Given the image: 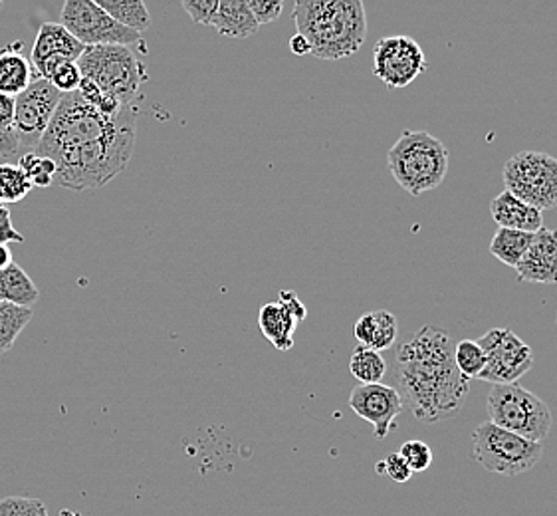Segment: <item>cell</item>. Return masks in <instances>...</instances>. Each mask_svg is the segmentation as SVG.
Listing matches in <instances>:
<instances>
[{
  "label": "cell",
  "mask_w": 557,
  "mask_h": 516,
  "mask_svg": "<svg viewBox=\"0 0 557 516\" xmlns=\"http://www.w3.org/2000/svg\"><path fill=\"white\" fill-rule=\"evenodd\" d=\"M429 67L423 46L412 36H385L373 46V74L387 90L411 86Z\"/></svg>",
  "instance_id": "cell-10"
},
{
  "label": "cell",
  "mask_w": 557,
  "mask_h": 516,
  "mask_svg": "<svg viewBox=\"0 0 557 516\" xmlns=\"http://www.w3.org/2000/svg\"><path fill=\"white\" fill-rule=\"evenodd\" d=\"M82 79L84 78H82L78 62H64L57 67V72L48 82H52V86L62 94H72V91L78 90Z\"/></svg>",
  "instance_id": "cell-31"
},
{
  "label": "cell",
  "mask_w": 557,
  "mask_h": 516,
  "mask_svg": "<svg viewBox=\"0 0 557 516\" xmlns=\"http://www.w3.org/2000/svg\"><path fill=\"white\" fill-rule=\"evenodd\" d=\"M486 414L494 426L535 443H544L554 423L546 402L518 383L492 385Z\"/></svg>",
  "instance_id": "cell-6"
},
{
  "label": "cell",
  "mask_w": 557,
  "mask_h": 516,
  "mask_svg": "<svg viewBox=\"0 0 557 516\" xmlns=\"http://www.w3.org/2000/svg\"><path fill=\"white\" fill-rule=\"evenodd\" d=\"M395 366L412 414L423 423L455 416L469 397L470 380L455 364V342L441 328L426 324L407 337Z\"/></svg>",
  "instance_id": "cell-2"
},
{
  "label": "cell",
  "mask_w": 557,
  "mask_h": 516,
  "mask_svg": "<svg viewBox=\"0 0 557 516\" xmlns=\"http://www.w3.org/2000/svg\"><path fill=\"white\" fill-rule=\"evenodd\" d=\"M0 300L33 308L40 300V291L16 262L0 270Z\"/></svg>",
  "instance_id": "cell-21"
},
{
  "label": "cell",
  "mask_w": 557,
  "mask_h": 516,
  "mask_svg": "<svg viewBox=\"0 0 557 516\" xmlns=\"http://www.w3.org/2000/svg\"><path fill=\"white\" fill-rule=\"evenodd\" d=\"M221 0H181L183 9L189 14L190 21L201 26H211Z\"/></svg>",
  "instance_id": "cell-33"
},
{
  "label": "cell",
  "mask_w": 557,
  "mask_h": 516,
  "mask_svg": "<svg viewBox=\"0 0 557 516\" xmlns=\"http://www.w3.org/2000/svg\"><path fill=\"white\" fill-rule=\"evenodd\" d=\"M33 62L18 50V45L0 50V91L16 98L34 79Z\"/></svg>",
  "instance_id": "cell-20"
},
{
  "label": "cell",
  "mask_w": 557,
  "mask_h": 516,
  "mask_svg": "<svg viewBox=\"0 0 557 516\" xmlns=\"http://www.w3.org/2000/svg\"><path fill=\"white\" fill-rule=\"evenodd\" d=\"M0 243L11 245V243H24V236L14 229L11 221V213L0 205Z\"/></svg>",
  "instance_id": "cell-35"
},
{
  "label": "cell",
  "mask_w": 557,
  "mask_h": 516,
  "mask_svg": "<svg viewBox=\"0 0 557 516\" xmlns=\"http://www.w3.org/2000/svg\"><path fill=\"white\" fill-rule=\"evenodd\" d=\"M84 48L62 24L45 23L36 34L30 62L38 78L50 79L60 64L78 62Z\"/></svg>",
  "instance_id": "cell-14"
},
{
  "label": "cell",
  "mask_w": 557,
  "mask_h": 516,
  "mask_svg": "<svg viewBox=\"0 0 557 516\" xmlns=\"http://www.w3.org/2000/svg\"><path fill=\"white\" fill-rule=\"evenodd\" d=\"M14 124V98L0 91V130H12Z\"/></svg>",
  "instance_id": "cell-37"
},
{
  "label": "cell",
  "mask_w": 557,
  "mask_h": 516,
  "mask_svg": "<svg viewBox=\"0 0 557 516\" xmlns=\"http://www.w3.org/2000/svg\"><path fill=\"white\" fill-rule=\"evenodd\" d=\"M60 24L84 46H135L141 33L113 21L94 0H64Z\"/></svg>",
  "instance_id": "cell-9"
},
{
  "label": "cell",
  "mask_w": 557,
  "mask_h": 516,
  "mask_svg": "<svg viewBox=\"0 0 557 516\" xmlns=\"http://www.w3.org/2000/svg\"><path fill=\"white\" fill-rule=\"evenodd\" d=\"M18 168L26 173V177L33 183V187H50L54 183L57 165H54L52 159L45 158V156L26 151L18 158Z\"/></svg>",
  "instance_id": "cell-28"
},
{
  "label": "cell",
  "mask_w": 557,
  "mask_h": 516,
  "mask_svg": "<svg viewBox=\"0 0 557 516\" xmlns=\"http://www.w3.org/2000/svg\"><path fill=\"white\" fill-rule=\"evenodd\" d=\"M58 516H82L79 515V513H76V511H67V508H64V511H62V513H60V515Z\"/></svg>",
  "instance_id": "cell-40"
},
{
  "label": "cell",
  "mask_w": 557,
  "mask_h": 516,
  "mask_svg": "<svg viewBox=\"0 0 557 516\" xmlns=\"http://www.w3.org/2000/svg\"><path fill=\"white\" fill-rule=\"evenodd\" d=\"M349 373L361 383H381L387 373V361L377 349L357 346L349 358Z\"/></svg>",
  "instance_id": "cell-25"
},
{
  "label": "cell",
  "mask_w": 557,
  "mask_h": 516,
  "mask_svg": "<svg viewBox=\"0 0 557 516\" xmlns=\"http://www.w3.org/2000/svg\"><path fill=\"white\" fill-rule=\"evenodd\" d=\"M292 21L318 60L351 58L368 38L363 0H296Z\"/></svg>",
  "instance_id": "cell-3"
},
{
  "label": "cell",
  "mask_w": 557,
  "mask_h": 516,
  "mask_svg": "<svg viewBox=\"0 0 557 516\" xmlns=\"http://www.w3.org/2000/svg\"><path fill=\"white\" fill-rule=\"evenodd\" d=\"M534 233L513 231V229H498L492 236L491 255L498 258L502 265L516 269L518 262L524 258L525 250L532 245Z\"/></svg>",
  "instance_id": "cell-22"
},
{
  "label": "cell",
  "mask_w": 557,
  "mask_h": 516,
  "mask_svg": "<svg viewBox=\"0 0 557 516\" xmlns=\"http://www.w3.org/2000/svg\"><path fill=\"white\" fill-rule=\"evenodd\" d=\"M101 11L108 12L113 21L144 33L151 26V14L146 0H94Z\"/></svg>",
  "instance_id": "cell-23"
},
{
  "label": "cell",
  "mask_w": 557,
  "mask_h": 516,
  "mask_svg": "<svg viewBox=\"0 0 557 516\" xmlns=\"http://www.w3.org/2000/svg\"><path fill=\"white\" fill-rule=\"evenodd\" d=\"M221 36L245 40L258 33L260 24L248 9V0H221L219 11L211 24Z\"/></svg>",
  "instance_id": "cell-19"
},
{
  "label": "cell",
  "mask_w": 557,
  "mask_h": 516,
  "mask_svg": "<svg viewBox=\"0 0 557 516\" xmlns=\"http://www.w3.org/2000/svg\"><path fill=\"white\" fill-rule=\"evenodd\" d=\"M448 163L445 144L429 132L405 130L387 153L393 180L412 197L436 189L445 181Z\"/></svg>",
  "instance_id": "cell-4"
},
{
  "label": "cell",
  "mask_w": 557,
  "mask_h": 516,
  "mask_svg": "<svg viewBox=\"0 0 557 516\" xmlns=\"http://www.w3.org/2000/svg\"><path fill=\"white\" fill-rule=\"evenodd\" d=\"M23 153V147L14 130H0V158H21Z\"/></svg>",
  "instance_id": "cell-36"
},
{
  "label": "cell",
  "mask_w": 557,
  "mask_h": 516,
  "mask_svg": "<svg viewBox=\"0 0 557 516\" xmlns=\"http://www.w3.org/2000/svg\"><path fill=\"white\" fill-rule=\"evenodd\" d=\"M62 98L64 94L45 78L34 79L26 90L14 98L12 130L18 137L24 153L34 151L40 144Z\"/></svg>",
  "instance_id": "cell-11"
},
{
  "label": "cell",
  "mask_w": 557,
  "mask_h": 516,
  "mask_svg": "<svg viewBox=\"0 0 557 516\" xmlns=\"http://www.w3.org/2000/svg\"><path fill=\"white\" fill-rule=\"evenodd\" d=\"M0 516H48V511L40 499L7 496L0 501Z\"/></svg>",
  "instance_id": "cell-30"
},
{
  "label": "cell",
  "mask_w": 557,
  "mask_h": 516,
  "mask_svg": "<svg viewBox=\"0 0 557 516\" xmlns=\"http://www.w3.org/2000/svg\"><path fill=\"white\" fill-rule=\"evenodd\" d=\"M494 223L500 229H513L525 233H537L544 226V214L540 209L518 199L510 192H502L491 202Z\"/></svg>",
  "instance_id": "cell-17"
},
{
  "label": "cell",
  "mask_w": 557,
  "mask_h": 516,
  "mask_svg": "<svg viewBox=\"0 0 557 516\" xmlns=\"http://www.w3.org/2000/svg\"><path fill=\"white\" fill-rule=\"evenodd\" d=\"M354 334H356L359 346L377 349V352L389 349L397 342V334H399L397 316L389 310L368 312L357 320L354 325Z\"/></svg>",
  "instance_id": "cell-18"
},
{
  "label": "cell",
  "mask_w": 557,
  "mask_h": 516,
  "mask_svg": "<svg viewBox=\"0 0 557 516\" xmlns=\"http://www.w3.org/2000/svg\"><path fill=\"white\" fill-rule=\"evenodd\" d=\"M33 192V183L18 163L0 165V202H18Z\"/></svg>",
  "instance_id": "cell-27"
},
{
  "label": "cell",
  "mask_w": 557,
  "mask_h": 516,
  "mask_svg": "<svg viewBox=\"0 0 557 516\" xmlns=\"http://www.w3.org/2000/svg\"><path fill=\"white\" fill-rule=\"evenodd\" d=\"M516 274L522 282L557 284V231L542 226L534 233L532 245L516 267Z\"/></svg>",
  "instance_id": "cell-16"
},
{
  "label": "cell",
  "mask_w": 557,
  "mask_h": 516,
  "mask_svg": "<svg viewBox=\"0 0 557 516\" xmlns=\"http://www.w3.org/2000/svg\"><path fill=\"white\" fill-rule=\"evenodd\" d=\"M2 2H4V0H0V9H2Z\"/></svg>",
  "instance_id": "cell-41"
},
{
  "label": "cell",
  "mask_w": 557,
  "mask_h": 516,
  "mask_svg": "<svg viewBox=\"0 0 557 516\" xmlns=\"http://www.w3.org/2000/svg\"><path fill=\"white\" fill-rule=\"evenodd\" d=\"M33 308L0 300V356L14 348V342L23 334L24 328L33 320Z\"/></svg>",
  "instance_id": "cell-24"
},
{
  "label": "cell",
  "mask_w": 557,
  "mask_h": 516,
  "mask_svg": "<svg viewBox=\"0 0 557 516\" xmlns=\"http://www.w3.org/2000/svg\"><path fill=\"white\" fill-rule=\"evenodd\" d=\"M479 344L486 354V368L480 376L482 382L516 383L534 366L532 348L508 328H492L480 337Z\"/></svg>",
  "instance_id": "cell-12"
},
{
  "label": "cell",
  "mask_w": 557,
  "mask_h": 516,
  "mask_svg": "<svg viewBox=\"0 0 557 516\" xmlns=\"http://www.w3.org/2000/svg\"><path fill=\"white\" fill-rule=\"evenodd\" d=\"M455 364L458 371L469 380H480L486 368V354L479 340H460L455 344Z\"/></svg>",
  "instance_id": "cell-26"
},
{
  "label": "cell",
  "mask_w": 557,
  "mask_h": 516,
  "mask_svg": "<svg viewBox=\"0 0 557 516\" xmlns=\"http://www.w3.org/2000/svg\"><path fill=\"white\" fill-rule=\"evenodd\" d=\"M375 471L380 472V475H387L391 481L399 484L411 481L412 477L411 467L407 465V460L403 459L399 453H391L385 459L380 460L375 465Z\"/></svg>",
  "instance_id": "cell-32"
},
{
  "label": "cell",
  "mask_w": 557,
  "mask_h": 516,
  "mask_svg": "<svg viewBox=\"0 0 557 516\" xmlns=\"http://www.w3.org/2000/svg\"><path fill=\"white\" fill-rule=\"evenodd\" d=\"M308 310L292 291L280 292L278 303H268L260 308L258 325L268 342L280 349L288 352L294 346V334L301 320H306Z\"/></svg>",
  "instance_id": "cell-15"
},
{
  "label": "cell",
  "mask_w": 557,
  "mask_h": 516,
  "mask_svg": "<svg viewBox=\"0 0 557 516\" xmlns=\"http://www.w3.org/2000/svg\"><path fill=\"white\" fill-rule=\"evenodd\" d=\"M12 265V253L9 245H2L0 243V270L7 269V267H11Z\"/></svg>",
  "instance_id": "cell-39"
},
{
  "label": "cell",
  "mask_w": 557,
  "mask_h": 516,
  "mask_svg": "<svg viewBox=\"0 0 557 516\" xmlns=\"http://www.w3.org/2000/svg\"><path fill=\"white\" fill-rule=\"evenodd\" d=\"M290 50L296 57H312V48L310 42L301 36V34H294L290 40Z\"/></svg>",
  "instance_id": "cell-38"
},
{
  "label": "cell",
  "mask_w": 557,
  "mask_h": 516,
  "mask_svg": "<svg viewBox=\"0 0 557 516\" xmlns=\"http://www.w3.org/2000/svg\"><path fill=\"white\" fill-rule=\"evenodd\" d=\"M134 103L106 115L79 96L64 94L34 153L52 159L54 183L72 192L106 187L125 171L135 147Z\"/></svg>",
  "instance_id": "cell-1"
},
{
  "label": "cell",
  "mask_w": 557,
  "mask_h": 516,
  "mask_svg": "<svg viewBox=\"0 0 557 516\" xmlns=\"http://www.w3.org/2000/svg\"><path fill=\"white\" fill-rule=\"evenodd\" d=\"M544 445L486 421L472 431V457L488 472L516 477L534 469Z\"/></svg>",
  "instance_id": "cell-7"
},
{
  "label": "cell",
  "mask_w": 557,
  "mask_h": 516,
  "mask_svg": "<svg viewBox=\"0 0 557 516\" xmlns=\"http://www.w3.org/2000/svg\"><path fill=\"white\" fill-rule=\"evenodd\" d=\"M248 9L262 26L278 21L280 14L284 11V0H248Z\"/></svg>",
  "instance_id": "cell-34"
},
{
  "label": "cell",
  "mask_w": 557,
  "mask_h": 516,
  "mask_svg": "<svg viewBox=\"0 0 557 516\" xmlns=\"http://www.w3.org/2000/svg\"><path fill=\"white\" fill-rule=\"evenodd\" d=\"M82 78L96 84L110 98L129 106L141 88L146 66L129 46H86L78 58Z\"/></svg>",
  "instance_id": "cell-5"
},
{
  "label": "cell",
  "mask_w": 557,
  "mask_h": 516,
  "mask_svg": "<svg viewBox=\"0 0 557 516\" xmlns=\"http://www.w3.org/2000/svg\"><path fill=\"white\" fill-rule=\"evenodd\" d=\"M399 455L407 460L412 472H424L433 465V450L419 439L405 441L399 450Z\"/></svg>",
  "instance_id": "cell-29"
},
{
  "label": "cell",
  "mask_w": 557,
  "mask_h": 516,
  "mask_svg": "<svg viewBox=\"0 0 557 516\" xmlns=\"http://www.w3.org/2000/svg\"><path fill=\"white\" fill-rule=\"evenodd\" d=\"M354 414L373 426L375 439L383 441L395 429L403 411L401 393L385 383H361L349 395Z\"/></svg>",
  "instance_id": "cell-13"
},
{
  "label": "cell",
  "mask_w": 557,
  "mask_h": 516,
  "mask_svg": "<svg viewBox=\"0 0 557 516\" xmlns=\"http://www.w3.org/2000/svg\"><path fill=\"white\" fill-rule=\"evenodd\" d=\"M506 192L540 211L557 207V159L544 151H520L506 161Z\"/></svg>",
  "instance_id": "cell-8"
}]
</instances>
